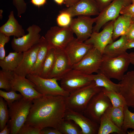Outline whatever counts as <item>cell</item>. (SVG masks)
<instances>
[{
  "mask_svg": "<svg viewBox=\"0 0 134 134\" xmlns=\"http://www.w3.org/2000/svg\"><path fill=\"white\" fill-rule=\"evenodd\" d=\"M56 58L54 66L48 78H55L60 80L72 68L64 50H56Z\"/></svg>",
  "mask_w": 134,
  "mask_h": 134,
  "instance_id": "ffe728a7",
  "label": "cell"
},
{
  "mask_svg": "<svg viewBox=\"0 0 134 134\" xmlns=\"http://www.w3.org/2000/svg\"><path fill=\"white\" fill-rule=\"evenodd\" d=\"M10 40L9 36L0 32V60L5 57V53L4 48L5 44Z\"/></svg>",
  "mask_w": 134,
  "mask_h": 134,
  "instance_id": "f35d334b",
  "label": "cell"
},
{
  "mask_svg": "<svg viewBox=\"0 0 134 134\" xmlns=\"http://www.w3.org/2000/svg\"><path fill=\"white\" fill-rule=\"evenodd\" d=\"M14 71L2 69L0 70V88L9 92L11 90L10 81L13 77Z\"/></svg>",
  "mask_w": 134,
  "mask_h": 134,
  "instance_id": "d6a6232c",
  "label": "cell"
},
{
  "mask_svg": "<svg viewBox=\"0 0 134 134\" xmlns=\"http://www.w3.org/2000/svg\"><path fill=\"white\" fill-rule=\"evenodd\" d=\"M65 97L43 95L34 100L25 124L41 130L49 127L58 129L66 108Z\"/></svg>",
  "mask_w": 134,
  "mask_h": 134,
  "instance_id": "6da1fadb",
  "label": "cell"
},
{
  "mask_svg": "<svg viewBox=\"0 0 134 134\" xmlns=\"http://www.w3.org/2000/svg\"><path fill=\"white\" fill-rule=\"evenodd\" d=\"M23 55V52H10L3 59L0 60V66L2 69L14 71L20 63Z\"/></svg>",
  "mask_w": 134,
  "mask_h": 134,
  "instance_id": "d4e9b609",
  "label": "cell"
},
{
  "mask_svg": "<svg viewBox=\"0 0 134 134\" xmlns=\"http://www.w3.org/2000/svg\"><path fill=\"white\" fill-rule=\"evenodd\" d=\"M112 106L110 100L101 90L92 98L83 113L93 121L100 124L102 116L106 109Z\"/></svg>",
  "mask_w": 134,
  "mask_h": 134,
  "instance_id": "ba28073f",
  "label": "cell"
},
{
  "mask_svg": "<svg viewBox=\"0 0 134 134\" xmlns=\"http://www.w3.org/2000/svg\"><path fill=\"white\" fill-rule=\"evenodd\" d=\"M119 83V93L124 97L127 106L134 107V70L125 74Z\"/></svg>",
  "mask_w": 134,
  "mask_h": 134,
  "instance_id": "d6986e66",
  "label": "cell"
},
{
  "mask_svg": "<svg viewBox=\"0 0 134 134\" xmlns=\"http://www.w3.org/2000/svg\"><path fill=\"white\" fill-rule=\"evenodd\" d=\"M61 11L67 13L72 17L80 15H98L100 13L95 0H79L73 5Z\"/></svg>",
  "mask_w": 134,
  "mask_h": 134,
  "instance_id": "e0dca14e",
  "label": "cell"
},
{
  "mask_svg": "<svg viewBox=\"0 0 134 134\" xmlns=\"http://www.w3.org/2000/svg\"><path fill=\"white\" fill-rule=\"evenodd\" d=\"M131 63L134 65V52H132L129 54Z\"/></svg>",
  "mask_w": 134,
  "mask_h": 134,
  "instance_id": "7dc6e473",
  "label": "cell"
},
{
  "mask_svg": "<svg viewBox=\"0 0 134 134\" xmlns=\"http://www.w3.org/2000/svg\"><path fill=\"white\" fill-rule=\"evenodd\" d=\"M32 101L23 97L15 101L9 108L10 119L8 125L10 129V134H17L20 129L25 124L30 112Z\"/></svg>",
  "mask_w": 134,
  "mask_h": 134,
  "instance_id": "277c9868",
  "label": "cell"
},
{
  "mask_svg": "<svg viewBox=\"0 0 134 134\" xmlns=\"http://www.w3.org/2000/svg\"><path fill=\"white\" fill-rule=\"evenodd\" d=\"M124 107H114L112 106L108 107L104 113L121 130L124 119Z\"/></svg>",
  "mask_w": 134,
  "mask_h": 134,
  "instance_id": "4316f807",
  "label": "cell"
},
{
  "mask_svg": "<svg viewBox=\"0 0 134 134\" xmlns=\"http://www.w3.org/2000/svg\"><path fill=\"white\" fill-rule=\"evenodd\" d=\"M46 1V0H31V2L33 4L38 6L43 5Z\"/></svg>",
  "mask_w": 134,
  "mask_h": 134,
  "instance_id": "ee69618b",
  "label": "cell"
},
{
  "mask_svg": "<svg viewBox=\"0 0 134 134\" xmlns=\"http://www.w3.org/2000/svg\"><path fill=\"white\" fill-rule=\"evenodd\" d=\"M93 80L97 86L119 93L120 85L119 83H113L110 79L99 72L96 74H93Z\"/></svg>",
  "mask_w": 134,
  "mask_h": 134,
  "instance_id": "484cf974",
  "label": "cell"
},
{
  "mask_svg": "<svg viewBox=\"0 0 134 134\" xmlns=\"http://www.w3.org/2000/svg\"><path fill=\"white\" fill-rule=\"evenodd\" d=\"M0 96L6 102L9 108L15 101L23 97L21 94H17L15 91L11 90L6 92L1 90H0Z\"/></svg>",
  "mask_w": 134,
  "mask_h": 134,
  "instance_id": "e575fe53",
  "label": "cell"
},
{
  "mask_svg": "<svg viewBox=\"0 0 134 134\" xmlns=\"http://www.w3.org/2000/svg\"><path fill=\"white\" fill-rule=\"evenodd\" d=\"M73 34L69 26L64 27L54 26L47 31L44 37L49 49L64 50L74 37Z\"/></svg>",
  "mask_w": 134,
  "mask_h": 134,
  "instance_id": "8992f818",
  "label": "cell"
},
{
  "mask_svg": "<svg viewBox=\"0 0 134 134\" xmlns=\"http://www.w3.org/2000/svg\"><path fill=\"white\" fill-rule=\"evenodd\" d=\"M39 47V43L23 52L22 60L14 71L17 75L26 77L28 74L30 73L35 63Z\"/></svg>",
  "mask_w": 134,
  "mask_h": 134,
  "instance_id": "ac0fdd59",
  "label": "cell"
},
{
  "mask_svg": "<svg viewBox=\"0 0 134 134\" xmlns=\"http://www.w3.org/2000/svg\"><path fill=\"white\" fill-rule=\"evenodd\" d=\"M131 63L129 54L126 52L118 56L109 57L102 55L99 71L109 79L120 81Z\"/></svg>",
  "mask_w": 134,
  "mask_h": 134,
  "instance_id": "7a4b0ae2",
  "label": "cell"
},
{
  "mask_svg": "<svg viewBox=\"0 0 134 134\" xmlns=\"http://www.w3.org/2000/svg\"><path fill=\"white\" fill-rule=\"evenodd\" d=\"M99 8L100 12L108 5L113 0H95Z\"/></svg>",
  "mask_w": 134,
  "mask_h": 134,
  "instance_id": "b9f144b4",
  "label": "cell"
},
{
  "mask_svg": "<svg viewBox=\"0 0 134 134\" xmlns=\"http://www.w3.org/2000/svg\"><path fill=\"white\" fill-rule=\"evenodd\" d=\"M64 119L73 121L80 128L82 134H98L100 124L90 119L83 113L66 108Z\"/></svg>",
  "mask_w": 134,
  "mask_h": 134,
  "instance_id": "5bb4252c",
  "label": "cell"
},
{
  "mask_svg": "<svg viewBox=\"0 0 134 134\" xmlns=\"http://www.w3.org/2000/svg\"><path fill=\"white\" fill-rule=\"evenodd\" d=\"M128 42L126 35L121 36L119 39L106 46L102 55L109 57H114L124 54L127 50L126 46Z\"/></svg>",
  "mask_w": 134,
  "mask_h": 134,
  "instance_id": "603a6c76",
  "label": "cell"
},
{
  "mask_svg": "<svg viewBox=\"0 0 134 134\" xmlns=\"http://www.w3.org/2000/svg\"><path fill=\"white\" fill-rule=\"evenodd\" d=\"M126 48L127 50L134 48V42H128L127 44Z\"/></svg>",
  "mask_w": 134,
  "mask_h": 134,
  "instance_id": "c3c4849f",
  "label": "cell"
},
{
  "mask_svg": "<svg viewBox=\"0 0 134 134\" xmlns=\"http://www.w3.org/2000/svg\"><path fill=\"white\" fill-rule=\"evenodd\" d=\"M41 134H61L58 129L45 128L41 130Z\"/></svg>",
  "mask_w": 134,
  "mask_h": 134,
  "instance_id": "7bdbcfd3",
  "label": "cell"
},
{
  "mask_svg": "<svg viewBox=\"0 0 134 134\" xmlns=\"http://www.w3.org/2000/svg\"><path fill=\"white\" fill-rule=\"evenodd\" d=\"M41 130L25 124L20 129L17 134H41Z\"/></svg>",
  "mask_w": 134,
  "mask_h": 134,
  "instance_id": "8d00e7d4",
  "label": "cell"
},
{
  "mask_svg": "<svg viewBox=\"0 0 134 134\" xmlns=\"http://www.w3.org/2000/svg\"><path fill=\"white\" fill-rule=\"evenodd\" d=\"M102 88L97 86L93 81L90 85L70 94L65 97L66 108L83 113L91 99Z\"/></svg>",
  "mask_w": 134,
  "mask_h": 134,
  "instance_id": "3957f363",
  "label": "cell"
},
{
  "mask_svg": "<svg viewBox=\"0 0 134 134\" xmlns=\"http://www.w3.org/2000/svg\"><path fill=\"white\" fill-rule=\"evenodd\" d=\"M132 17L127 14H122L114 21L112 39L114 41L120 36L125 35L133 23Z\"/></svg>",
  "mask_w": 134,
  "mask_h": 134,
  "instance_id": "7402d4cb",
  "label": "cell"
},
{
  "mask_svg": "<svg viewBox=\"0 0 134 134\" xmlns=\"http://www.w3.org/2000/svg\"><path fill=\"white\" fill-rule=\"evenodd\" d=\"M56 58V50L53 48H50L39 76L43 78H48L54 66Z\"/></svg>",
  "mask_w": 134,
  "mask_h": 134,
  "instance_id": "f1b7e54d",
  "label": "cell"
},
{
  "mask_svg": "<svg viewBox=\"0 0 134 134\" xmlns=\"http://www.w3.org/2000/svg\"><path fill=\"white\" fill-rule=\"evenodd\" d=\"M132 3L131 0H113L95 18L96 24L93 27V32H99L106 23L115 20L119 16L122 9Z\"/></svg>",
  "mask_w": 134,
  "mask_h": 134,
  "instance_id": "9c48e42d",
  "label": "cell"
},
{
  "mask_svg": "<svg viewBox=\"0 0 134 134\" xmlns=\"http://www.w3.org/2000/svg\"><path fill=\"white\" fill-rule=\"evenodd\" d=\"M127 134H134V130H133L132 131H127Z\"/></svg>",
  "mask_w": 134,
  "mask_h": 134,
  "instance_id": "f907efd6",
  "label": "cell"
},
{
  "mask_svg": "<svg viewBox=\"0 0 134 134\" xmlns=\"http://www.w3.org/2000/svg\"><path fill=\"white\" fill-rule=\"evenodd\" d=\"M124 117L123 124L121 129V134H127L129 128L134 130V113L131 112L128 109V107H124Z\"/></svg>",
  "mask_w": 134,
  "mask_h": 134,
  "instance_id": "1f68e13d",
  "label": "cell"
},
{
  "mask_svg": "<svg viewBox=\"0 0 134 134\" xmlns=\"http://www.w3.org/2000/svg\"><path fill=\"white\" fill-rule=\"evenodd\" d=\"M58 129L61 134H82L80 127L73 121L63 119Z\"/></svg>",
  "mask_w": 134,
  "mask_h": 134,
  "instance_id": "f546056e",
  "label": "cell"
},
{
  "mask_svg": "<svg viewBox=\"0 0 134 134\" xmlns=\"http://www.w3.org/2000/svg\"><path fill=\"white\" fill-rule=\"evenodd\" d=\"M98 134H109L114 133L121 134V130L104 113L101 118Z\"/></svg>",
  "mask_w": 134,
  "mask_h": 134,
  "instance_id": "83f0119b",
  "label": "cell"
},
{
  "mask_svg": "<svg viewBox=\"0 0 134 134\" xmlns=\"http://www.w3.org/2000/svg\"><path fill=\"white\" fill-rule=\"evenodd\" d=\"M72 19L69 27L79 40L84 42L90 37L92 34L93 24L96 18L90 16L80 15Z\"/></svg>",
  "mask_w": 134,
  "mask_h": 134,
  "instance_id": "7c38bea8",
  "label": "cell"
},
{
  "mask_svg": "<svg viewBox=\"0 0 134 134\" xmlns=\"http://www.w3.org/2000/svg\"><path fill=\"white\" fill-rule=\"evenodd\" d=\"M39 44L36 61L30 73L39 76L49 49L47 42L43 36H41Z\"/></svg>",
  "mask_w": 134,
  "mask_h": 134,
  "instance_id": "cb8c5ba5",
  "label": "cell"
},
{
  "mask_svg": "<svg viewBox=\"0 0 134 134\" xmlns=\"http://www.w3.org/2000/svg\"><path fill=\"white\" fill-rule=\"evenodd\" d=\"M0 32L10 37H21L25 34L22 26L14 17V11H11L7 22L0 27Z\"/></svg>",
  "mask_w": 134,
  "mask_h": 134,
  "instance_id": "44dd1931",
  "label": "cell"
},
{
  "mask_svg": "<svg viewBox=\"0 0 134 134\" xmlns=\"http://www.w3.org/2000/svg\"><path fill=\"white\" fill-rule=\"evenodd\" d=\"M79 0H65L64 3L67 7H70L77 2Z\"/></svg>",
  "mask_w": 134,
  "mask_h": 134,
  "instance_id": "f6af8a7d",
  "label": "cell"
},
{
  "mask_svg": "<svg viewBox=\"0 0 134 134\" xmlns=\"http://www.w3.org/2000/svg\"><path fill=\"white\" fill-rule=\"evenodd\" d=\"M10 133V130L8 125H6L0 132V134H9Z\"/></svg>",
  "mask_w": 134,
  "mask_h": 134,
  "instance_id": "bcb514c9",
  "label": "cell"
},
{
  "mask_svg": "<svg viewBox=\"0 0 134 134\" xmlns=\"http://www.w3.org/2000/svg\"><path fill=\"white\" fill-rule=\"evenodd\" d=\"M6 102L1 97L0 98V131L6 125L9 117L8 109Z\"/></svg>",
  "mask_w": 134,
  "mask_h": 134,
  "instance_id": "836d02e7",
  "label": "cell"
},
{
  "mask_svg": "<svg viewBox=\"0 0 134 134\" xmlns=\"http://www.w3.org/2000/svg\"><path fill=\"white\" fill-rule=\"evenodd\" d=\"M41 29L38 26L33 24L27 29V34L19 38L14 36L11 46L14 52H23L39 43L41 36L39 33Z\"/></svg>",
  "mask_w": 134,
  "mask_h": 134,
  "instance_id": "30bf717a",
  "label": "cell"
},
{
  "mask_svg": "<svg viewBox=\"0 0 134 134\" xmlns=\"http://www.w3.org/2000/svg\"><path fill=\"white\" fill-rule=\"evenodd\" d=\"M125 35L128 42H134V23L131 25Z\"/></svg>",
  "mask_w": 134,
  "mask_h": 134,
  "instance_id": "60d3db41",
  "label": "cell"
},
{
  "mask_svg": "<svg viewBox=\"0 0 134 134\" xmlns=\"http://www.w3.org/2000/svg\"><path fill=\"white\" fill-rule=\"evenodd\" d=\"M13 3L16 9L18 17H20L26 11L27 5L24 0H13Z\"/></svg>",
  "mask_w": 134,
  "mask_h": 134,
  "instance_id": "74e56055",
  "label": "cell"
},
{
  "mask_svg": "<svg viewBox=\"0 0 134 134\" xmlns=\"http://www.w3.org/2000/svg\"><path fill=\"white\" fill-rule=\"evenodd\" d=\"M58 4L61 5L64 2L65 0H54Z\"/></svg>",
  "mask_w": 134,
  "mask_h": 134,
  "instance_id": "681fc988",
  "label": "cell"
},
{
  "mask_svg": "<svg viewBox=\"0 0 134 134\" xmlns=\"http://www.w3.org/2000/svg\"><path fill=\"white\" fill-rule=\"evenodd\" d=\"M60 86L71 94L91 84L93 81V74L88 75L72 68L60 80Z\"/></svg>",
  "mask_w": 134,
  "mask_h": 134,
  "instance_id": "5b68a950",
  "label": "cell"
},
{
  "mask_svg": "<svg viewBox=\"0 0 134 134\" xmlns=\"http://www.w3.org/2000/svg\"><path fill=\"white\" fill-rule=\"evenodd\" d=\"M72 17L67 13L61 11L57 18V23L61 27L69 26L72 20Z\"/></svg>",
  "mask_w": 134,
  "mask_h": 134,
  "instance_id": "d590c367",
  "label": "cell"
},
{
  "mask_svg": "<svg viewBox=\"0 0 134 134\" xmlns=\"http://www.w3.org/2000/svg\"><path fill=\"white\" fill-rule=\"evenodd\" d=\"M26 77L34 84L36 91L43 95L66 97L70 94L58 84L57 80L55 78H45L31 73L28 74Z\"/></svg>",
  "mask_w": 134,
  "mask_h": 134,
  "instance_id": "52a82bcc",
  "label": "cell"
},
{
  "mask_svg": "<svg viewBox=\"0 0 134 134\" xmlns=\"http://www.w3.org/2000/svg\"><path fill=\"white\" fill-rule=\"evenodd\" d=\"M10 84L11 90L19 92L25 98L33 101L43 96L35 89V85L32 82L26 77L17 75L14 72Z\"/></svg>",
  "mask_w": 134,
  "mask_h": 134,
  "instance_id": "4fadbf2b",
  "label": "cell"
},
{
  "mask_svg": "<svg viewBox=\"0 0 134 134\" xmlns=\"http://www.w3.org/2000/svg\"><path fill=\"white\" fill-rule=\"evenodd\" d=\"M93 47L74 37L64 50L70 65L72 67L79 62Z\"/></svg>",
  "mask_w": 134,
  "mask_h": 134,
  "instance_id": "2e32d148",
  "label": "cell"
},
{
  "mask_svg": "<svg viewBox=\"0 0 134 134\" xmlns=\"http://www.w3.org/2000/svg\"><path fill=\"white\" fill-rule=\"evenodd\" d=\"M132 0V3H134V0Z\"/></svg>",
  "mask_w": 134,
  "mask_h": 134,
  "instance_id": "f5cc1de1",
  "label": "cell"
},
{
  "mask_svg": "<svg viewBox=\"0 0 134 134\" xmlns=\"http://www.w3.org/2000/svg\"><path fill=\"white\" fill-rule=\"evenodd\" d=\"M102 60V54L93 46L79 62L72 66V68L88 75L98 73Z\"/></svg>",
  "mask_w": 134,
  "mask_h": 134,
  "instance_id": "8fae6325",
  "label": "cell"
},
{
  "mask_svg": "<svg viewBox=\"0 0 134 134\" xmlns=\"http://www.w3.org/2000/svg\"><path fill=\"white\" fill-rule=\"evenodd\" d=\"M114 21H110L100 32H93L90 37L84 42L93 46L102 54L106 46L113 42L112 35Z\"/></svg>",
  "mask_w": 134,
  "mask_h": 134,
  "instance_id": "9a60e30c",
  "label": "cell"
},
{
  "mask_svg": "<svg viewBox=\"0 0 134 134\" xmlns=\"http://www.w3.org/2000/svg\"><path fill=\"white\" fill-rule=\"evenodd\" d=\"M102 90L110 100L112 106L124 107L127 106L125 99L120 93L108 90L103 88H102Z\"/></svg>",
  "mask_w": 134,
  "mask_h": 134,
  "instance_id": "4dcf8cb0",
  "label": "cell"
},
{
  "mask_svg": "<svg viewBox=\"0 0 134 134\" xmlns=\"http://www.w3.org/2000/svg\"><path fill=\"white\" fill-rule=\"evenodd\" d=\"M120 14H127L134 17V3H131L123 8L120 11Z\"/></svg>",
  "mask_w": 134,
  "mask_h": 134,
  "instance_id": "ab89813d",
  "label": "cell"
},
{
  "mask_svg": "<svg viewBox=\"0 0 134 134\" xmlns=\"http://www.w3.org/2000/svg\"><path fill=\"white\" fill-rule=\"evenodd\" d=\"M132 21L133 23H134V17H132Z\"/></svg>",
  "mask_w": 134,
  "mask_h": 134,
  "instance_id": "816d5d0a",
  "label": "cell"
}]
</instances>
